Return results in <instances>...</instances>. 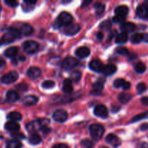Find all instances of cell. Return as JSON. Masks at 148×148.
<instances>
[{
	"label": "cell",
	"instance_id": "obj_1",
	"mask_svg": "<svg viewBox=\"0 0 148 148\" xmlns=\"http://www.w3.org/2000/svg\"><path fill=\"white\" fill-rule=\"evenodd\" d=\"M72 20H73V18L71 14L66 12H63L59 14L56 21L54 22L53 27L55 29H58L61 27H67L72 24Z\"/></svg>",
	"mask_w": 148,
	"mask_h": 148
},
{
	"label": "cell",
	"instance_id": "obj_34",
	"mask_svg": "<svg viewBox=\"0 0 148 148\" xmlns=\"http://www.w3.org/2000/svg\"><path fill=\"white\" fill-rule=\"evenodd\" d=\"M103 89V83L101 81H98L92 85V92H93L98 93V92H101Z\"/></svg>",
	"mask_w": 148,
	"mask_h": 148
},
{
	"label": "cell",
	"instance_id": "obj_8",
	"mask_svg": "<svg viewBox=\"0 0 148 148\" xmlns=\"http://www.w3.org/2000/svg\"><path fill=\"white\" fill-rule=\"evenodd\" d=\"M94 114L95 116L100 117V118L105 119L108 116V111L105 106L103 105V104H99V105L96 106L94 108Z\"/></svg>",
	"mask_w": 148,
	"mask_h": 148
},
{
	"label": "cell",
	"instance_id": "obj_27",
	"mask_svg": "<svg viewBox=\"0 0 148 148\" xmlns=\"http://www.w3.org/2000/svg\"><path fill=\"white\" fill-rule=\"evenodd\" d=\"M17 52H18V49L15 47V46H12V47H10L7 49H6L5 51H4V55L7 57L12 58L15 56L17 55Z\"/></svg>",
	"mask_w": 148,
	"mask_h": 148
},
{
	"label": "cell",
	"instance_id": "obj_18",
	"mask_svg": "<svg viewBox=\"0 0 148 148\" xmlns=\"http://www.w3.org/2000/svg\"><path fill=\"white\" fill-rule=\"evenodd\" d=\"M4 127H5L6 130H8V131L14 132L18 131L20 129V124L17 122H16V121H7L5 124V125H4Z\"/></svg>",
	"mask_w": 148,
	"mask_h": 148
},
{
	"label": "cell",
	"instance_id": "obj_26",
	"mask_svg": "<svg viewBox=\"0 0 148 148\" xmlns=\"http://www.w3.org/2000/svg\"><path fill=\"white\" fill-rule=\"evenodd\" d=\"M132 98V96L130 94L126 93V92H122V93L119 94L118 96L119 101L123 104H126L130 102L131 101Z\"/></svg>",
	"mask_w": 148,
	"mask_h": 148
},
{
	"label": "cell",
	"instance_id": "obj_50",
	"mask_svg": "<svg viewBox=\"0 0 148 148\" xmlns=\"http://www.w3.org/2000/svg\"><path fill=\"white\" fill-rule=\"evenodd\" d=\"M5 64H6L5 60H4L2 57H1V56H0V69H1V68L4 67V66H5Z\"/></svg>",
	"mask_w": 148,
	"mask_h": 148
},
{
	"label": "cell",
	"instance_id": "obj_9",
	"mask_svg": "<svg viewBox=\"0 0 148 148\" xmlns=\"http://www.w3.org/2000/svg\"><path fill=\"white\" fill-rule=\"evenodd\" d=\"M137 16L140 18L147 19L148 18V4L143 3L138 6L136 10Z\"/></svg>",
	"mask_w": 148,
	"mask_h": 148
},
{
	"label": "cell",
	"instance_id": "obj_31",
	"mask_svg": "<svg viewBox=\"0 0 148 148\" xmlns=\"http://www.w3.org/2000/svg\"><path fill=\"white\" fill-rule=\"evenodd\" d=\"M23 145L18 140H12L7 143L6 148H22Z\"/></svg>",
	"mask_w": 148,
	"mask_h": 148
},
{
	"label": "cell",
	"instance_id": "obj_45",
	"mask_svg": "<svg viewBox=\"0 0 148 148\" xmlns=\"http://www.w3.org/2000/svg\"><path fill=\"white\" fill-rule=\"evenodd\" d=\"M12 136L14 137V139H25V136L22 133H19V132H14L12 134Z\"/></svg>",
	"mask_w": 148,
	"mask_h": 148
},
{
	"label": "cell",
	"instance_id": "obj_38",
	"mask_svg": "<svg viewBox=\"0 0 148 148\" xmlns=\"http://www.w3.org/2000/svg\"><path fill=\"white\" fill-rule=\"evenodd\" d=\"M148 118V112L146 113H143V114H138V115L135 116L134 118L132 119V122H136V121H138L140 120L144 119H147Z\"/></svg>",
	"mask_w": 148,
	"mask_h": 148
},
{
	"label": "cell",
	"instance_id": "obj_35",
	"mask_svg": "<svg viewBox=\"0 0 148 148\" xmlns=\"http://www.w3.org/2000/svg\"><path fill=\"white\" fill-rule=\"evenodd\" d=\"M111 25H111V21L108 20H106L101 23V25H100V28L104 30H108L111 28Z\"/></svg>",
	"mask_w": 148,
	"mask_h": 148
},
{
	"label": "cell",
	"instance_id": "obj_10",
	"mask_svg": "<svg viewBox=\"0 0 148 148\" xmlns=\"http://www.w3.org/2000/svg\"><path fill=\"white\" fill-rule=\"evenodd\" d=\"M106 141L108 143V144L111 145L112 147H118L119 146L121 145V140L120 139L117 137L116 135L114 134H110L106 137Z\"/></svg>",
	"mask_w": 148,
	"mask_h": 148
},
{
	"label": "cell",
	"instance_id": "obj_22",
	"mask_svg": "<svg viewBox=\"0 0 148 148\" xmlns=\"http://www.w3.org/2000/svg\"><path fill=\"white\" fill-rule=\"evenodd\" d=\"M63 91L66 93H71L73 91L72 82L69 79H64L63 82Z\"/></svg>",
	"mask_w": 148,
	"mask_h": 148
},
{
	"label": "cell",
	"instance_id": "obj_19",
	"mask_svg": "<svg viewBox=\"0 0 148 148\" xmlns=\"http://www.w3.org/2000/svg\"><path fill=\"white\" fill-rule=\"evenodd\" d=\"M38 101V99L35 95H27L23 99L22 102L25 106H33L36 104Z\"/></svg>",
	"mask_w": 148,
	"mask_h": 148
},
{
	"label": "cell",
	"instance_id": "obj_56",
	"mask_svg": "<svg viewBox=\"0 0 148 148\" xmlns=\"http://www.w3.org/2000/svg\"><path fill=\"white\" fill-rule=\"evenodd\" d=\"M101 148H108V147H101Z\"/></svg>",
	"mask_w": 148,
	"mask_h": 148
},
{
	"label": "cell",
	"instance_id": "obj_4",
	"mask_svg": "<svg viewBox=\"0 0 148 148\" xmlns=\"http://www.w3.org/2000/svg\"><path fill=\"white\" fill-rule=\"evenodd\" d=\"M23 49L28 54H33L36 53L39 49L38 43L34 40H27L23 44Z\"/></svg>",
	"mask_w": 148,
	"mask_h": 148
},
{
	"label": "cell",
	"instance_id": "obj_44",
	"mask_svg": "<svg viewBox=\"0 0 148 148\" xmlns=\"http://www.w3.org/2000/svg\"><path fill=\"white\" fill-rule=\"evenodd\" d=\"M4 3H5L7 6L12 7H16V6L18 4V1H14V0H5V1H4Z\"/></svg>",
	"mask_w": 148,
	"mask_h": 148
},
{
	"label": "cell",
	"instance_id": "obj_46",
	"mask_svg": "<svg viewBox=\"0 0 148 148\" xmlns=\"http://www.w3.org/2000/svg\"><path fill=\"white\" fill-rule=\"evenodd\" d=\"M17 88L20 91H25L28 89V86L25 84H19L18 85H17Z\"/></svg>",
	"mask_w": 148,
	"mask_h": 148
},
{
	"label": "cell",
	"instance_id": "obj_14",
	"mask_svg": "<svg viewBox=\"0 0 148 148\" xmlns=\"http://www.w3.org/2000/svg\"><path fill=\"white\" fill-rule=\"evenodd\" d=\"M90 53V50L89 48L85 47V46H82V47L79 48L75 51V54L77 57L80 58V59H84V58L88 57Z\"/></svg>",
	"mask_w": 148,
	"mask_h": 148
},
{
	"label": "cell",
	"instance_id": "obj_12",
	"mask_svg": "<svg viewBox=\"0 0 148 148\" xmlns=\"http://www.w3.org/2000/svg\"><path fill=\"white\" fill-rule=\"evenodd\" d=\"M89 67L94 72H102L103 68V64L102 62L98 59H93L91 61L89 64Z\"/></svg>",
	"mask_w": 148,
	"mask_h": 148
},
{
	"label": "cell",
	"instance_id": "obj_39",
	"mask_svg": "<svg viewBox=\"0 0 148 148\" xmlns=\"http://www.w3.org/2000/svg\"><path fill=\"white\" fill-rule=\"evenodd\" d=\"M81 145L84 148H93L94 144L91 140H84L81 142Z\"/></svg>",
	"mask_w": 148,
	"mask_h": 148
},
{
	"label": "cell",
	"instance_id": "obj_49",
	"mask_svg": "<svg viewBox=\"0 0 148 148\" xmlns=\"http://www.w3.org/2000/svg\"><path fill=\"white\" fill-rule=\"evenodd\" d=\"M130 87H131V84H130V82H127V81H126V82L124 83V86L122 87V88L124 90H127L130 89Z\"/></svg>",
	"mask_w": 148,
	"mask_h": 148
},
{
	"label": "cell",
	"instance_id": "obj_25",
	"mask_svg": "<svg viewBox=\"0 0 148 148\" xmlns=\"http://www.w3.org/2000/svg\"><path fill=\"white\" fill-rule=\"evenodd\" d=\"M36 4V1H24L23 4V10L25 12H30L35 7V4Z\"/></svg>",
	"mask_w": 148,
	"mask_h": 148
},
{
	"label": "cell",
	"instance_id": "obj_47",
	"mask_svg": "<svg viewBox=\"0 0 148 148\" xmlns=\"http://www.w3.org/2000/svg\"><path fill=\"white\" fill-rule=\"evenodd\" d=\"M52 148H69V147L65 144H57L53 146Z\"/></svg>",
	"mask_w": 148,
	"mask_h": 148
},
{
	"label": "cell",
	"instance_id": "obj_30",
	"mask_svg": "<svg viewBox=\"0 0 148 148\" xmlns=\"http://www.w3.org/2000/svg\"><path fill=\"white\" fill-rule=\"evenodd\" d=\"M82 77V73L78 70H75L70 74V80L74 82H77Z\"/></svg>",
	"mask_w": 148,
	"mask_h": 148
},
{
	"label": "cell",
	"instance_id": "obj_3",
	"mask_svg": "<svg viewBox=\"0 0 148 148\" xmlns=\"http://www.w3.org/2000/svg\"><path fill=\"white\" fill-rule=\"evenodd\" d=\"M90 136L93 140H101L102 138L103 135L104 134V127H103L101 124H93L92 125L90 126Z\"/></svg>",
	"mask_w": 148,
	"mask_h": 148
},
{
	"label": "cell",
	"instance_id": "obj_32",
	"mask_svg": "<svg viewBox=\"0 0 148 148\" xmlns=\"http://www.w3.org/2000/svg\"><path fill=\"white\" fill-rule=\"evenodd\" d=\"M8 118L13 121H20V120L22 119V118H23V116H22L21 114L19 112H17V111H12V112L9 114Z\"/></svg>",
	"mask_w": 148,
	"mask_h": 148
},
{
	"label": "cell",
	"instance_id": "obj_37",
	"mask_svg": "<svg viewBox=\"0 0 148 148\" xmlns=\"http://www.w3.org/2000/svg\"><path fill=\"white\" fill-rule=\"evenodd\" d=\"M94 7H95V12L97 14H102L105 10V5L103 4H101V3H97L95 4Z\"/></svg>",
	"mask_w": 148,
	"mask_h": 148
},
{
	"label": "cell",
	"instance_id": "obj_33",
	"mask_svg": "<svg viewBox=\"0 0 148 148\" xmlns=\"http://www.w3.org/2000/svg\"><path fill=\"white\" fill-rule=\"evenodd\" d=\"M134 70L136 71V72L139 74L144 73L146 70L145 64L143 62H138V63H137L134 65Z\"/></svg>",
	"mask_w": 148,
	"mask_h": 148
},
{
	"label": "cell",
	"instance_id": "obj_40",
	"mask_svg": "<svg viewBox=\"0 0 148 148\" xmlns=\"http://www.w3.org/2000/svg\"><path fill=\"white\" fill-rule=\"evenodd\" d=\"M55 85V82L53 80H46L42 83V87L45 89H49V88H53Z\"/></svg>",
	"mask_w": 148,
	"mask_h": 148
},
{
	"label": "cell",
	"instance_id": "obj_43",
	"mask_svg": "<svg viewBox=\"0 0 148 148\" xmlns=\"http://www.w3.org/2000/svg\"><path fill=\"white\" fill-rule=\"evenodd\" d=\"M125 20V17L121 15H117V14H116V15L113 17V21L115 23H123Z\"/></svg>",
	"mask_w": 148,
	"mask_h": 148
},
{
	"label": "cell",
	"instance_id": "obj_11",
	"mask_svg": "<svg viewBox=\"0 0 148 148\" xmlns=\"http://www.w3.org/2000/svg\"><path fill=\"white\" fill-rule=\"evenodd\" d=\"M80 30V26L79 24H71L70 25L67 26L64 29V33L68 36H73V35L77 34Z\"/></svg>",
	"mask_w": 148,
	"mask_h": 148
},
{
	"label": "cell",
	"instance_id": "obj_55",
	"mask_svg": "<svg viewBox=\"0 0 148 148\" xmlns=\"http://www.w3.org/2000/svg\"><path fill=\"white\" fill-rule=\"evenodd\" d=\"M144 41L148 43V34L147 33H144Z\"/></svg>",
	"mask_w": 148,
	"mask_h": 148
},
{
	"label": "cell",
	"instance_id": "obj_48",
	"mask_svg": "<svg viewBox=\"0 0 148 148\" xmlns=\"http://www.w3.org/2000/svg\"><path fill=\"white\" fill-rule=\"evenodd\" d=\"M141 103L145 106H148V96L143 97L141 99Z\"/></svg>",
	"mask_w": 148,
	"mask_h": 148
},
{
	"label": "cell",
	"instance_id": "obj_53",
	"mask_svg": "<svg viewBox=\"0 0 148 148\" xmlns=\"http://www.w3.org/2000/svg\"><path fill=\"white\" fill-rule=\"evenodd\" d=\"M92 2V1H85L82 2V7H88V4H90V3Z\"/></svg>",
	"mask_w": 148,
	"mask_h": 148
},
{
	"label": "cell",
	"instance_id": "obj_28",
	"mask_svg": "<svg viewBox=\"0 0 148 148\" xmlns=\"http://www.w3.org/2000/svg\"><path fill=\"white\" fill-rule=\"evenodd\" d=\"M131 41L132 43H139L144 41V33H135L131 38Z\"/></svg>",
	"mask_w": 148,
	"mask_h": 148
},
{
	"label": "cell",
	"instance_id": "obj_29",
	"mask_svg": "<svg viewBox=\"0 0 148 148\" xmlns=\"http://www.w3.org/2000/svg\"><path fill=\"white\" fill-rule=\"evenodd\" d=\"M128 40V35L127 33H121L117 35L116 38V43H124L127 41Z\"/></svg>",
	"mask_w": 148,
	"mask_h": 148
},
{
	"label": "cell",
	"instance_id": "obj_5",
	"mask_svg": "<svg viewBox=\"0 0 148 148\" xmlns=\"http://www.w3.org/2000/svg\"><path fill=\"white\" fill-rule=\"evenodd\" d=\"M79 65V61L74 57H66L62 63V67L65 70H70Z\"/></svg>",
	"mask_w": 148,
	"mask_h": 148
},
{
	"label": "cell",
	"instance_id": "obj_21",
	"mask_svg": "<svg viewBox=\"0 0 148 148\" xmlns=\"http://www.w3.org/2000/svg\"><path fill=\"white\" fill-rule=\"evenodd\" d=\"M38 129H40V125L39 124L38 120L32 121V122L29 123L27 125V130L30 133H36V132L38 131Z\"/></svg>",
	"mask_w": 148,
	"mask_h": 148
},
{
	"label": "cell",
	"instance_id": "obj_24",
	"mask_svg": "<svg viewBox=\"0 0 148 148\" xmlns=\"http://www.w3.org/2000/svg\"><path fill=\"white\" fill-rule=\"evenodd\" d=\"M29 143L32 145H38L41 142V137L37 133H31L28 137Z\"/></svg>",
	"mask_w": 148,
	"mask_h": 148
},
{
	"label": "cell",
	"instance_id": "obj_2",
	"mask_svg": "<svg viewBox=\"0 0 148 148\" xmlns=\"http://www.w3.org/2000/svg\"><path fill=\"white\" fill-rule=\"evenodd\" d=\"M20 36H21V34L18 29L13 27H10L8 30V33L4 34L0 40V45L8 44V43H12L15 39L20 38Z\"/></svg>",
	"mask_w": 148,
	"mask_h": 148
},
{
	"label": "cell",
	"instance_id": "obj_17",
	"mask_svg": "<svg viewBox=\"0 0 148 148\" xmlns=\"http://www.w3.org/2000/svg\"><path fill=\"white\" fill-rule=\"evenodd\" d=\"M18 30L20 34L24 35V36H30L33 33V30H34L33 27L28 24H22Z\"/></svg>",
	"mask_w": 148,
	"mask_h": 148
},
{
	"label": "cell",
	"instance_id": "obj_41",
	"mask_svg": "<svg viewBox=\"0 0 148 148\" xmlns=\"http://www.w3.org/2000/svg\"><path fill=\"white\" fill-rule=\"evenodd\" d=\"M126 82V81L124 79H116L114 82V86L116 88H122L124 86V83Z\"/></svg>",
	"mask_w": 148,
	"mask_h": 148
},
{
	"label": "cell",
	"instance_id": "obj_13",
	"mask_svg": "<svg viewBox=\"0 0 148 148\" xmlns=\"http://www.w3.org/2000/svg\"><path fill=\"white\" fill-rule=\"evenodd\" d=\"M41 75V70L37 66H32L27 70V75L32 79L38 78Z\"/></svg>",
	"mask_w": 148,
	"mask_h": 148
},
{
	"label": "cell",
	"instance_id": "obj_52",
	"mask_svg": "<svg viewBox=\"0 0 148 148\" xmlns=\"http://www.w3.org/2000/svg\"><path fill=\"white\" fill-rule=\"evenodd\" d=\"M140 130H142V131H145V130H148V124H143V125H141V127H140Z\"/></svg>",
	"mask_w": 148,
	"mask_h": 148
},
{
	"label": "cell",
	"instance_id": "obj_51",
	"mask_svg": "<svg viewBox=\"0 0 148 148\" xmlns=\"http://www.w3.org/2000/svg\"><path fill=\"white\" fill-rule=\"evenodd\" d=\"M97 38L99 40H102L103 39V33H102V32H98V33H97Z\"/></svg>",
	"mask_w": 148,
	"mask_h": 148
},
{
	"label": "cell",
	"instance_id": "obj_15",
	"mask_svg": "<svg viewBox=\"0 0 148 148\" xmlns=\"http://www.w3.org/2000/svg\"><path fill=\"white\" fill-rule=\"evenodd\" d=\"M136 25L133 23L131 22H127V23H121L120 28L122 30L123 33H132L135 30Z\"/></svg>",
	"mask_w": 148,
	"mask_h": 148
},
{
	"label": "cell",
	"instance_id": "obj_42",
	"mask_svg": "<svg viewBox=\"0 0 148 148\" xmlns=\"http://www.w3.org/2000/svg\"><path fill=\"white\" fill-rule=\"evenodd\" d=\"M146 89H147V86L143 82H140L137 85V90L138 93H143L146 90Z\"/></svg>",
	"mask_w": 148,
	"mask_h": 148
},
{
	"label": "cell",
	"instance_id": "obj_54",
	"mask_svg": "<svg viewBox=\"0 0 148 148\" xmlns=\"http://www.w3.org/2000/svg\"><path fill=\"white\" fill-rule=\"evenodd\" d=\"M140 148H148V145L147 143H142L141 145H140Z\"/></svg>",
	"mask_w": 148,
	"mask_h": 148
},
{
	"label": "cell",
	"instance_id": "obj_16",
	"mask_svg": "<svg viewBox=\"0 0 148 148\" xmlns=\"http://www.w3.org/2000/svg\"><path fill=\"white\" fill-rule=\"evenodd\" d=\"M116 69L117 67L116 65L113 64H108L103 66L102 72L106 76H110V75L115 73L116 72Z\"/></svg>",
	"mask_w": 148,
	"mask_h": 148
},
{
	"label": "cell",
	"instance_id": "obj_7",
	"mask_svg": "<svg viewBox=\"0 0 148 148\" xmlns=\"http://www.w3.org/2000/svg\"><path fill=\"white\" fill-rule=\"evenodd\" d=\"M53 119L57 122H64L68 119V114L66 111L63 109L56 110L53 114Z\"/></svg>",
	"mask_w": 148,
	"mask_h": 148
},
{
	"label": "cell",
	"instance_id": "obj_36",
	"mask_svg": "<svg viewBox=\"0 0 148 148\" xmlns=\"http://www.w3.org/2000/svg\"><path fill=\"white\" fill-rule=\"evenodd\" d=\"M116 52L118 54L121 55V56H127L129 55V51L127 48L123 47V46H119L116 49Z\"/></svg>",
	"mask_w": 148,
	"mask_h": 148
},
{
	"label": "cell",
	"instance_id": "obj_20",
	"mask_svg": "<svg viewBox=\"0 0 148 148\" xmlns=\"http://www.w3.org/2000/svg\"><path fill=\"white\" fill-rule=\"evenodd\" d=\"M6 99L9 103H14L19 99V95L16 91L10 90L7 92Z\"/></svg>",
	"mask_w": 148,
	"mask_h": 148
},
{
	"label": "cell",
	"instance_id": "obj_6",
	"mask_svg": "<svg viewBox=\"0 0 148 148\" xmlns=\"http://www.w3.org/2000/svg\"><path fill=\"white\" fill-rule=\"evenodd\" d=\"M17 79H18V74H17V72L13 71V72H10L9 73L3 75L0 78V80H1V82L2 83L10 84L15 82Z\"/></svg>",
	"mask_w": 148,
	"mask_h": 148
},
{
	"label": "cell",
	"instance_id": "obj_23",
	"mask_svg": "<svg viewBox=\"0 0 148 148\" xmlns=\"http://www.w3.org/2000/svg\"><path fill=\"white\" fill-rule=\"evenodd\" d=\"M115 12L117 15H121L125 17V16L128 14L129 8L126 5L118 6L117 7H116Z\"/></svg>",
	"mask_w": 148,
	"mask_h": 148
}]
</instances>
